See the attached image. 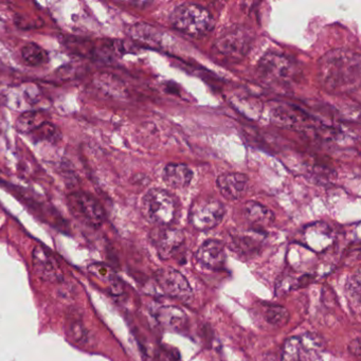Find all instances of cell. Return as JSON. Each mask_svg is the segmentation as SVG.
<instances>
[{
	"mask_svg": "<svg viewBox=\"0 0 361 361\" xmlns=\"http://www.w3.org/2000/svg\"><path fill=\"white\" fill-rule=\"evenodd\" d=\"M360 269H357L356 273L350 277V279L348 281V296L352 299L354 302L359 304L360 302Z\"/></svg>",
	"mask_w": 361,
	"mask_h": 361,
	"instance_id": "cb8c5ba5",
	"label": "cell"
},
{
	"mask_svg": "<svg viewBox=\"0 0 361 361\" xmlns=\"http://www.w3.org/2000/svg\"><path fill=\"white\" fill-rule=\"evenodd\" d=\"M259 70L263 76L279 84H290L300 74L294 62L277 53H266L261 59Z\"/></svg>",
	"mask_w": 361,
	"mask_h": 361,
	"instance_id": "8992f818",
	"label": "cell"
},
{
	"mask_svg": "<svg viewBox=\"0 0 361 361\" xmlns=\"http://www.w3.org/2000/svg\"><path fill=\"white\" fill-rule=\"evenodd\" d=\"M155 280L161 292L171 298L184 301L192 297L190 283L177 269L172 267L161 269L155 275Z\"/></svg>",
	"mask_w": 361,
	"mask_h": 361,
	"instance_id": "9c48e42d",
	"label": "cell"
},
{
	"mask_svg": "<svg viewBox=\"0 0 361 361\" xmlns=\"http://www.w3.org/2000/svg\"><path fill=\"white\" fill-rule=\"evenodd\" d=\"M32 263L35 273L43 281L57 283L63 279L59 263L43 246H36L33 249Z\"/></svg>",
	"mask_w": 361,
	"mask_h": 361,
	"instance_id": "8fae6325",
	"label": "cell"
},
{
	"mask_svg": "<svg viewBox=\"0 0 361 361\" xmlns=\"http://www.w3.org/2000/svg\"><path fill=\"white\" fill-rule=\"evenodd\" d=\"M170 22L176 30L192 37L205 36L215 27L212 14L195 4L178 6L170 15Z\"/></svg>",
	"mask_w": 361,
	"mask_h": 361,
	"instance_id": "7a4b0ae2",
	"label": "cell"
},
{
	"mask_svg": "<svg viewBox=\"0 0 361 361\" xmlns=\"http://www.w3.org/2000/svg\"><path fill=\"white\" fill-rule=\"evenodd\" d=\"M303 240L312 250L323 252L333 244V231L325 223L312 224L303 231Z\"/></svg>",
	"mask_w": 361,
	"mask_h": 361,
	"instance_id": "4fadbf2b",
	"label": "cell"
},
{
	"mask_svg": "<svg viewBox=\"0 0 361 361\" xmlns=\"http://www.w3.org/2000/svg\"><path fill=\"white\" fill-rule=\"evenodd\" d=\"M22 57L27 65L31 67L43 65L49 61V55L37 43H29L22 48Z\"/></svg>",
	"mask_w": 361,
	"mask_h": 361,
	"instance_id": "ffe728a7",
	"label": "cell"
},
{
	"mask_svg": "<svg viewBox=\"0 0 361 361\" xmlns=\"http://www.w3.org/2000/svg\"><path fill=\"white\" fill-rule=\"evenodd\" d=\"M323 350V341L315 334L290 337L284 342L282 361H316Z\"/></svg>",
	"mask_w": 361,
	"mask_h": 361,
	"instance_id": "5b68a950",
	"label": "cell"
},
{
	"mask_svg": "<svg viewBox=\"0 0 361 361\" xmlns=\"http://www.w3.org/2000/svg\"><path fill=\"white\" fill-rule=\"evenodd\" d=\"M68 207L72 214L91 227H100L105 221L104 209L97 199L85 192L71 193L68 196Z\"/></svg>",
	"mask_w": 361,
	"mask_h": 361,
	"instance_id": "ba28073f",
	"label": "cell"
},
{
	"mask_svg": "<svg viewBox=\"0 0 361 361\" xmlns=\"http://www.w3.org/2000/svg\"><path fill=\"white\" fill-rule=\"evenodd\" d=\"M348 352H350L353 356L356 357L357 359L360 358L361 344L360 339H359V338H356V339L350 342V344H348Z\"/></svg>",
	"mask_w": 361,
	"mask_h": 361,
	"instance_id": "d4e9b609",
	"label": "cell"
},
{
	"mask_svg": "<svg viewBox=\"0 0 361 361\" xmlns=\"http://www.w3.org/2000/svg\"><path fill=\"white\" fill-rule=\"evenodd\" d=\"M156 319L161 327L168 331H184L188 325V316L186 313L176 306H163L157 311Z\"/></svg>",
	"mask_w": 361,
	"mask_h": 361,
	"instance_id": "9a60e30c",
	"label": "cell"
},
{
	"mask_svg": "<svg viewBox=\"0 0 361 361\" xmlns=\"http://www.w3.org/2000/svg\"><path fill=\"white\" fill-rule=\"evenodd\" d=\"M244 215L249 224L257 228H265L275 222V214L266 205L257 201H248L244 205Z\"/></svg>",
	"mask_w": 361,
	"mask_h": 361,
	"instance_id": "e0dca14e",
	"label": "cell"
},
{
	"mask_svg": "<svg viewBox=\"0 0 361 361\" xmlns=\"http://www.w3.org/2000/svg\"><path fill=\"white\" fill-rule=\"evenodd\" d=\"M67 327L68 334H69L70 338H71L74 342L81 343V342L85 341L87 334L86 329H85L82 319L79 316L78 313H69L67 317Z\"/></svg>",
	"mask_w": 361,
	"mask_h": 361,
	"instance_id": "44dd1931",
	"label": "cell"
},
{
	"mask_svg": "<svg viewBox=\"0 0 361 361\" xmlns=\"http://www.w3.org/2000/svg\"><path fill=\"white\" fill-rule=\"evenodd\" d=\"M261 242H262V236L259 231L243 232L232 238L234 248L242 253L257 250L260 247Z\"/></svg>",
	"mask_w": 361,
	"mask_h": 361,
	"instance_id": "ac0fdd59",
	"label": "cell"
},
{
	"mask_svg": "<svg viewBox=\"0 0 361 361\" xmlns=\"http://www.w3.org/2000/svg\"><path fill=\"white\" fill-rule=\"evenodd\" d=\"M163 182L173 189H184L193 179V171L182 163H170L163 172Z\"/></svg>",
	"mask_w": 361,
	"mask_h": 361,
	"instance_id": "2e32d148",
	"label": "cell"
},
{
	"mask_svg": "<svg viewBox=\"0 0 361 361\" xmlns=\"http://www.w3.org/2000/svg\"><path fill=\"white\" fill-rule=\"evenodd\" d=\"M265 319L269 325L283 327L290 320V313L285 307L280 305H269L265 311Z\"/></svg>",
	"mask_w": 361,
	"mask_h": 361,
	"instance_id": "7402d4cb",
	"label": "cell"
},
{
	"mask_svg": "<svg viewBox=\"0 0 361 361\" xmlns=\"http://www.w3.org/2000/svg\"><path fill=\"white\" fill-rule=\"evenodd\" d=\"M253 35L244 27H233L224 32L215 41V47L222 55L229 60H240L249 53Z\"/></svg>",
	"mask_w": 361,
	"mask_h": 361,
	"instance_id": "52a82bcc",
	"label": "cell"
},
{
	"mask_svg": "<svg viewBox=\"0 0 361 361\" xmlns=\"http://www.w3.org/2000/svg\"><path fill=\"white\" fill-rule=\"evenodd\" d=\"M223 203L210 196H200L191 205L189 221L199 231H208L217 227L225 217Z\"/></svg>",
	"mask_w": 361,
	"mask_h": 361,
	"instance_id": "277c9868",
	"label": "cell"
},
{
	"mask_svg": "<svg viewBox=\"0 0 361 361\" xmlns=\"http://www.w3.org/2000/svg\"><path fill=\"white\" fill-rule=\"evenodd\" d=\"M45 122V115L43 111H26L18 117V121H16V128L22 134H31Z\"/></svg>",
	"mask_w": 361,
	"mask_h": 361,
	"instance_id": "d6986e66",
	"label": "cell"
},
{
	"mask_svg": "<svg viewBox=\"0 0 361 361\" xmlns=\"http://www.w3.org/2000/svg\"><path fill=\"white\" fill-rule=\"evenodd\" d=\"M249 179L240 173H225L219 176L217 186L219 192L229 200H238L246 194Z\"/></svg>",
	"mask_w": 361,
	"mask_h": 361,
	"instance_id": "5bb4252c",
	"label": "cell"
},
{
	"mask_svg": "<svg viewBox=\"0 0 361 361\" xmlns=\"http://www.w3.org/2000/svg\"><path fill=\"white\" fill-rule=\"evenodd\" d=\"M36 141H50V142H57L61 138V132L57 130V126L53 123L46 121L37 128L34 132H31Z\"/></svg>",
	"mask_w": 361,
	"mask_h": 361,
	"instance_id": "603a6c76",
	"label": "cell"
},
{
	"mask_svg": "<svg viewBox=\"0 0 361 361\" xmlns=\"http://www.w3.org/2000/svg\"><path fill=\"white\" fill-rule=\"evenodd\" d=\"M319 74L327 90H350L359 83L360 57L348 50H334L321 59Z\"/></svg>",
	"mask_w": 361,
	"mask_h": 361,
	"instance_id": "6da1fadb",
	"label": "cell"
},
{
	"mask_svg": "<svg viewBox=\"0 0 361 361\" xmlns=\"http://www.w3.org/2000/svg\"><path fill=\"white\" fill-rule=\"evenodd\" d=\"M142 212L145 219L159 227L173 223L177 213V203L167 191L151 189L142 199Z\"/></svg>",
	"mask_w": 361,
	"mask_h": 361,
	"instance_id": "3957f363",
	"label": "cell"
},
{
	"mask_svg": "<svg viewBox=\"0 0 361 361\" xmlns=\"http://www.w3.org/2000/svg\"><path fill=\"white\" fill-rule=\"evenodd\" d=\"M151 238L161 260H169L184 245V233L177 228L167 226L154 230Z\"/></svg>",
	"mask_w": 361,
	"mask_h": 361,
	"instance_id": "30bf717a",
	"label": "cell"
},
{
	"mask_svg": "<svg viewBox=\"0 0 361 361\" xmlns=\"http://www.w3.org/2000/svg\"><path fill=\"white\" fill-rule=\"evenodd\" d=\"M226 250L223 243L217 240H205L197 251V260L205 268L221 271L226 264Z\"/></svg>",
	"mask_w": 361,
	"mask_h": 361,
	"instance_id": "7c38bea8",
	"label": "cell"
}]
</instances>
